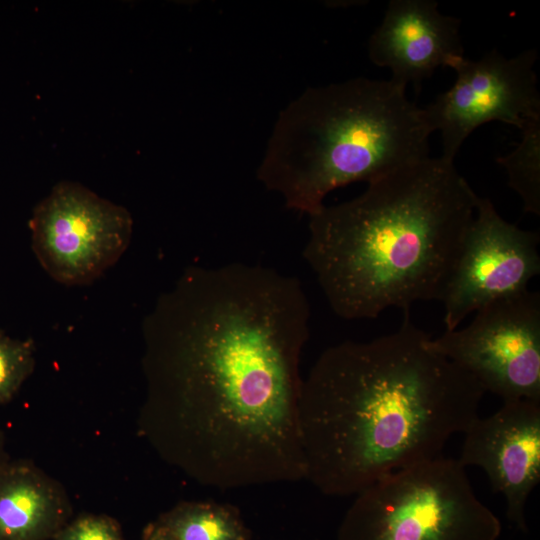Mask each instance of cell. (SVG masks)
I'll return each mask as SVG.
<instances>
[{"label": "cell", "mask_w": 540, "mask_h": 540, "mask_svg": "<svg viewBox=\"0 0 540 540\" xmlns=\"http://www.w3.org/2000/svg\"><path fill=\"white\" fill-rule=\"evenodd\" d=\"M354 496L337 540H497L501 533L454 458L399 469Z\"/></svg>", "instance_id": "5"}, {"label": "cell", "mask_w": 540, "mask_h": 540, "mask_svg": "<svg viewBox=\"0 0 540 540\" xmlns=\"http://www.w3.org/2000/svg\"><path fill=\"white\" fill-rule=\"evenodd\" d=\"M430 134L422 108L390 79L308 88L280 113L257 176L311 216L332 190L428 157Z\"/></svg>", "instance_id": "4"}, {"label": "cell", "mask_w": 540, "mask_h": 540, "mask_svg": "<svg viewBox=\"0 0 540 540\" xmlns=\"http://www.w3.org/2000/svg\"><path fill=\"white\" fill-rule=\"evenodd\" d=\"M463 434L457 460L486 473L493 491L505 498L509 521L527 532L526 503L540 482V402L505 401Z\"/></svg>", "instance_id": "10"}, {"label": "cell", "mask_w": 540, "mask_h": 540, "mask_svg": "<svg viewBox=\"0 0 540 540\" xmlns=\"http://www.w3.org/2000/svg\"><path fill=\"white\" fill-rule=\"evenodd\" d=\"M311 309L300 280L233 262L190 269L150 322L174 456L232 490L305 480L298 407Z\"/></svg>", "instance_id": "1"}, {"label": "cell", "mask_w": 540, "mask_h": 540, "mask_svg": "<svg viewBox=\"0 0 540 540\" xmlns=\"http://www.w3.org/2000/svg\"><path fill=\"white\" fill-rule=\"evenodd\" d=\"M431 348L503 402H540V294L495 300L472 322L430 339Z\"/></svg>", "instance_id": "6"}, {"label": "cell", "mask_w": 540, "mask_h": 540, "mask_svg": "<svg viewBox=\"0 0 540 540\" xmlns=\"http://www.w3.org/2000/svg\"><path fill=\"white\" fill-rule=\"evenodd\" d=\"M460 20L446 16L432 0H392L368 42V55L377 66L391 71V81L422 82L439 66L464 56Z\"/></svg>", "instance_id": "11"}, {"label": "cell", "mask_w": 540, "mask_h": 540, "mask_svg": "<svg viewBox=\"0 0 540 540\" xmlns=\"http://www.w3.org/2000/svg\"><path fill=\"white\" fill-rule=\"evenodd\" d=\"M66 497L28 463H0V540H49L68 522Z\"/></svg>", "instance_id": "12"}, {"label": "cell", "mask_w": 540, "mask_h": 540, "mask_svg": "<svg viewBox=\"0 0 540 540\" xmlns=\"http://www.w3.org/2000/svg\"><path fill=\"white\" fill-rule=\"evenodd\" d=\"M7 460L5 455H4V451H3V436L0 432V463H2L3 461Z\"/></svg>", "instance_id": "18"}, {"label": "cell", "mask_w": 540, "mask_h": 540, "mask_svg": "<svg viewBox=\"0 0 540 540\" xmlns=\"http://www.w3.org/2000/svg\"><path fill=\"white\" fill-rule=\"evenodd\" d=\"M132 218L79 183L56 184L30 220L35 255L56 281L87 284L112 266L127 248Z\"/></svg>", "instance_id": "7"}, {"label": "cell", "mask_w": 540, "mask_h": 540, "mask_svg": "<svg viewBox=\"0 0 540 540\" xmlns=\"http://www.w3.org/2000/svg\"><path fill=\"white\" fill-rule=\"evenodd\" d=\"M54 540H124L120 527L105 515H81L67 522Z\"/></svg>", "instance_id": "16"}, {"label": "cell", "mask_w": 540, "mask_h": 540, "mask_svg": "<svg viewBox=\"0 0 540 540\" xmlns=\"http://www.w3.org/2000/svg\"><path fill=\"white\" fill-rule=\"evenodd\" d=\"M521 140L507 155L497 158L509 186L521 197L524 211L540 214V117L521 129Z\"/></svg>", "instance_id": "14"}, {"label": "cell", "mask_w": 540, "mask_h": 540, "mask_svg": "<svg viewBox=\"0 0 540 540\" xmlns=\"http://www.w3.org/2000/svg\"><path fill=\"white\" fill-rule=\"evenodd\" d=\"M31 340L13 339L0 332V404L10 401L34 368Z\"/></svg>", "instance_id": "15"}, {"label": "cell", "mask_w": 540, "mask_h": 540, "mask_svg": "<svg viewBox=\"0 0 540 540\" xmlns=\"http://www.w3.org/2000/svg\"><path fill=\"white\" fill-rule=\"evenodd\" d=\"M155 522L172 540H250L239 511L228 504L182 502Z\"/></svg>", "instance_id": "13"}, {"label": "cell", "mask_w": 540, "mask_h": 540, "mask_svg": "<svg viewBox=\"0 0 540 540\" xmlns=\"http://www.w3.org/2000/svg\"><path fill=\"white\" fill-rule=\"evenodd\" d=\"M536 61L537 51L529 49L512 58L492 50L477 60L460 56L450 63L454 84L422 108L431 133L440 132L442 157L454 161L466 138L487 122L520 130L540 117Z\"/></svg>", "instance_id": "8"}, {"label": "cell", "mask_w": 540, "mask_h": 540, "mask_svg": "<svg viewBox=\"0 0 540 540\" xmlns=\"http://www.w3.org/2000/svg\"><path fill=\"white\" fill-rule=\"evenodd\" d=\"M430 339L404 312L392 333L328 347L302 379L305 480L322 494L354 496L438 457L479 416L485 391Z\"/></svg>", "instance_id": "2"}, {"label": "cell", "mask_w": 540, "mask_h": 540, "mask_svg": "<svg viewBox=\"0 0 540 540\" xmlns=\"http://www.w3.org/2000/svg\"><path fill=\"white\" fill-rule=\"evenodd\" d=\"M142 540H172L156 523H150L143 531Z\"/></svg>", "instance_id": "17"}, {"label": "cell", "mask_w": 540, "mask_h": 540, "mask_svg": "<svg viewBox=\"0 0 540 540\" xmlns=\"http://www.w3.org/2000/svg\"><path fill=\"white\" fill-rule=\"evenodd\" d=\"M538 232L504 220L488 198L478 197L474 218L445 293L446 330L485 305L523 293L540 273Z\"/></svg>", "instance_id": "9"}, {"label": "cell", "mask_w": 540, "mask_h": 540, "mask_svg": "<svg viewBox=\"0 0 540 540\" xmlns=\"http://www.w3.org/2000/svg\"><path fill=\"white\" fill-rule=\"evenodd\" d=\"M478 197L453 160L428 156L309 216L303 258L346 320L442 302Z\"/></svg>", "instance_id": "3"}]
</instances>
